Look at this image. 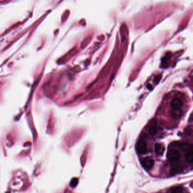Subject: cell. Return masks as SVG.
Returning <instances> with one entry per match:
<instances>
[{
	"mask_svg": "<svg viewBox=\"0 0 193 193\" xmlns=\"http://www.w3.org/2000/svg\"><path fill=\"white\" fill-rule=\"evenodd\" d=\"M154 148H155V152L156 155L158 156L162 155L165 151L164 146L160 144H156L155 145Z\"/></svg>",
	"mask_w": 193,
	"mask_h": 193,
	"instance_id": "5b68a950",
	"label": "cell"
},
{
	"mask_svg": "<svg viewBox=\"0 0 193 193\" xmlns=\"http://www.w3.org/2000/svg\"><path fill=\"white\" fill-rule=\"evenodd\" d=\"M170 105L172 110H180L183 106V102L179 98L173 99L170 103Z\"/></svg>",
	"mask_w": 193,
	"mask_h": 193,
	"instance_id": "277c9868",
	"label": "cell"
},
{
	"mask_svg": "<svg viewBox=\"0 0 193 193\" xmlns=\"http://www.w3.org/2000/svg\"><path fill=\"white\" fill-rule=\"evenodd\" d=\"M167 158L170 161H174L180 158V155L179 152L176 150H170L167 152Z\"/></svg>",
	"mask_w": 193,
	"mask_h": 193,
	"instance_id": "3957f363",
	"label": "cell"
},
{
	"mask_svg": "<svg viewBox=\"0 0 193 193\" xmlns=\"http://www.w3.org/2000/svg\"><path fill=\"white\" fill-rule=\"evenodd\" d=\"M171 193H183V189L181 187H176L172 189Z\"/></svg>",
	"mask_w": 193,
	"mask_h": 193,
	"instance_id": "30bf717a",
	"label": "cell"
},
{
	"mask_svg": "<svg viewBox=\"0 0 193 193\" xmlns=\"http://www.w3.org/2000/svg\"><path fill=\"white\" fill-rule=\"evenodd\" d=\"M78 183V179L77 178H74V179H72V180L71 181L70 186L72 188H75V187L76 186Z\"/></svg>",
	"mask_w": 193,
	"mask_h": 193,
	"instance_id": "8fae6325",
	"label": "cell"
},
{
	"mask_svg": "<svg viewBox=\"0 0 193 193\" xmlns=\"http://www.w3.org/2000/svg\"><path fill=\"white\" fill-rule=\"evenodd\" d=\"M170 52H168V53H167L166 55H165V56L164 57H163V58H162V60H161V62H162V66H161V67H163V68H167V67H168V63H167V62L168 61V60L170 59Z\"/></svg>",
	"mask_w": 193,
	"mask_h": 193,
	"instance_id": "8992f818",
	"label": "cell"
},
{
	"mask_svg": "<svg viewBox=\"0 0 193 193\" xmlns=\"http://www.w3.org/2000/svg\"><path fill=\"white\" fill-rule=\"evenodd\" d=\"M161 76L160 75H158V76L155 78V82H156V83H158L159 81H160V80L161 79Z\"/></svg>",
	"mask_w": 193,
	"mask_h": 193,
	"instance_id": "7c38bea8",
	"label": "cell"
},
{
	"mask_svg": "<svg viewBox=\"0 0 193 193\" xmlns=\"http://www.w3.org/2000/svg\"><path fill=\"white\" fill-rule=\"evenodd\" d=\"M149 133L151 135H155L158 132V127L155 124H152L151 125L149 128Z\"/></svg>",
	"mask_w": 193,
	"mask_h": 193,
	"instance_id": "52a82bcc",
	"label": "cell"
},
{
	"mask_svg": "<svg viewBox=\"0 0 193 193\" xmlns=\"http://www.w3.org/2000/svg\"><path fill=\"white\" fill-rule=\"evenodd\" d=\"M171 114H172V115L173 116V117H174V118L179 117L181 115V110H172V111Z\"/></svg>",
	"mask_w": 193,
	"mask_h": 193,
	"instance_id": "9c48e42d",
	"label": "cell"
},
{
	"mask_svg": "<svg viewBox=\"0 0 193 193\" xmlns=\"http://www.w3.org/2000/svg\"><path fill=\"white\" fill-rule=\"evenodd\" d=\"M148 88L149 90H151L152 89V85L151 84H148Z\"/></svg>",
	"mask_w": 193,
	"mask_h": 193,
	"instance_id": "4fadbf2b",
	"label": "cell"
},
{
	"mask_svg": "<svg viewBox=\"0 0 193 193\" xmlns=\"http://www.w3.org/2000/svg\"><path fill=\"white\" fill-rule=\"evenodd\" d=\"M186 159L189 163L193 162V152H189L186 154Z\"/></svg>",
	"mask_w": 193,
	"mask_h": 193,
	"instance_id": "ba28073f",
	"label": "cell"
},
{
	"mask_svg": "<svg viewBox=\"0 0 193 193\" xmlns=\"http://www.w3.org/2000/svg\"><path fill=\"white\" fill-rule=\"evenodd\" d=\"M141 165L146 170H150L154 164V161L151 158L147 157L142 159L141 161Z\"/></svg>",
	"mask_w": 193,
	"mask_h": 193,
	"instance_id": "6da1fadb",
	"label": "cell"
},
{
	"mask_svg": "<svg viewBox=\"0 0 193 193\" xmlns=\"http://www.w3.org/2000/svg\"><path fill=\"white\" fill-rule=\"evenodd\" d=\"M136 150L139 154L143 155L147 152V145L146 142L143 140L138 141L136 145Z\"/></svg>",
	"mask_w": 193,
	"mask_h": 193,
	"instance_id": "7a4b0ae2",
	"label": "cell"
}]
</instances>
